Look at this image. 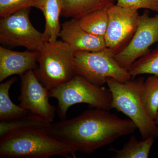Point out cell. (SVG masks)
Returning <instances> with one entry per match:
<instances>
[{
    "instance_id": "12",
    "label": "cell",
    "mask_w": 158,
    "mask_h": 158,
    "mask_svg": "<svg viewBox=\"0 0 158 158\" xmlns=\"http://www.w3.org/2000/svg\"><path fill=\"white\" fill-rule=\"evenodd\" d=\"M39 55L38 51L19 52L0 47V82L11 76H21L37 69Z\"/></svg>"
},
{
    "instance_id": "10",
    "label": "cell",
    "mask_w": 158,
    "mask_h": 158,
    "mask_svg": "<svg viewBox=\"0 0 158 158\" xmlns=\"http://www.w3.org/2000/svg\"><path fill=\"white\" fill-rule=\"evenodd\" d=\"M20 77V106L52 123L56 110L49 101V91L40 81L34 70L29 71Z\"/></svg>"
},
{
    "instance_id": "22",
    "label": "cell",
    "mask_w": 158,
    "mask_h": 158,
    "mask_svg": "<svg viewBox=\"0 0 158 158\" xmlns=\"http://www.w3.org/2000/svg\"><path fill=\"white\" fill-rule=\"evenodd\" d=\"M116 5L123 8L138 10L149 9L158 13V0H116Z\"/></svg>"
},
{
    "instance_id": "20",
    "label": "cell",
    "mask_w": 158,
    "mask_h": 158,
    "mask_svg": "<svg viewBox=\"0 0 158 158\" xmlns=\"http://www.w3.org/2000/svg\"><path fill=\"white\" fill-rule=\"evenodd\" d=\"M47 120L36 115L30 114L10 121L0 122V137L7 133L23 128L37 127L46 128L51 124Z\"/></svg>"
},
{
    "instance_id": "5",
    "label": "cell",
    "mask_w": 158,
    "mask_h": 158,
    "mask_svg": "<svg viewBox=\"0 0 158 158\" xmlns=\"http://www.w3.org/2000/svg\"><path fill=\"white\" fill-rule=\"evenodd\" d=\"M49 95L58 101L56 111L61 120L66 119L68 109L77 104H87L108 111L112 109V94L109 89L94 85L79 75L50 90Z\"/></svg>"
},
{
    "instance_id": "16",
    "label": "cell",
    "mask_w": 158,
    "mask_h": 158,
    "mask_svg": "<svg viewBox=\"0 0 158 158\" xmlns=\"http://www.w3.org/2000/svg\"><path fill=\"white\" fill-rule=\"evenodd\" d=\"M155 139L154 137H151L139 141L135 136H131L121 149L118 150L112 148L109 150L115 152V154L111 158H147Z\"/></svg>"
},
{
    "instance_id": "9",
    "label": "cell",
    "mask_w": 158,
    "mask_h": 158,
    "mask_svg": "<svg viewBox=\"0 0 158 158\" xmlns=\"http://www.w3.org/2000/svg\"><path fill=\"white\" fill-rule=\"evenodd\" d=\"M158 42V13L150 16L148 10L140 15L138 28L126 47L115 55L121 67L128 70L133 63L150 52L149 48Z\"/></svg>"
},
{
    "instance_id": "23",
    "label": "cell",
    "mask_w": 158,
    "mask_h": 158,
    "mask_svg": "<svg viewBox=\"0 0 158 158\" xmlns=\"http://www.w3.org/2000/svg\"><path fill=\"white\" fill-rule=\"evenodd\" d=\"M155 121L156 124L158 126V113L157 116L155 120Z\"/></svg>"
},
{
    "instance_id": "13",
    "label": "cell",
    "mask_w": 158,
    "mask_h": 158,
    "mask_svg": "<svg viewBox=\"0 0 158 158\" xmlns=\"http://www.w3.org/2000/svg\"><path fill=\"white\" fill-rule=\"evenodd\" d=\"M35 8L41 10L45 18V29L43 33L45 41H56L61 29L59 22L62 14L61 0H40Z\"/></svg>"
},
{
    "instance_id": "11",
    "label": "cell",
    "mask_w": 158,
    "mask_h": 158,
    "mask_svg": "<svg viewBox=\"0 0 158 158\" xmlns=\"http://www.w3.org/2000/svg\"><path fill=\"white\" fill-rule=\"evenodd\" d=\"M59 37L75 52H99L106 48L104 36L88 33L82 28L77 19L72 18L62 24Z\"/></svg>"
},
{
    "instance_id": "8",
    "label": "cell",
    "mask_w": 158,
    "mask_h": 158,
    "mask_svg": "<svg viewBox=\"0 0 158 158\" xmlns=\"http://www.w3.org/2000/svg\"><path fill=\"white\" fill-rule=\"evenodd\" d=\"M109 20L104 37L107 48L115 55L124 49L135 33L140 15L138 10L111 5L108 8Z\"/></svg>"
},
{
    "instance_id": "2",
    "label": "cell",
    "mask_w": 158,
    "mask_h": 158,
    "mask_svg": "<svg viewBox=\"0 0 158 158\" xmlns=\"http://www.w3.org/2000/svg\"><path fill=\"white\" fill-rule=\"evenodd\" d=\"M76 153L72 147L49 135L44 128H23L0 137L1 158H48L55 156L76 158Z\"/></svg>"
},
{
    "instance_id": "17",
    "label": "cell",
    "mask_w": 158,
    "mask_h": 158,
    "mask_svg": "<svg viewBox=\"0 0 158 158\" xmlns=\"http://www.w3.org/2000/svg\"><path fill=\"white\" fill-rule=\"evenodd\" d=\"M108 8L99 9L85 15L77 19L79 25L88 33L104 36L109 20Z\"/></svg>"
},
{
    "instance_id": "6",
    "label": "cell",
    "mask_w": 158,
    "mask_h": 158,
    "mask_svg": "<svg viewBox=\"0 0 158 158\" xmlns=\"http://www.w3.org/2000/svg\"><path fill=\"white\" fill-rule=\"evenodd\" d=\"M110 49L99 52L76 51L74 54L76 74L83 77L94 85L103 86L108 78L121 82L132 79L128 70L121 67Z\"/></svg>"
},
{
    "instance_id": "21",
    "label": "cell",
    "mask_w": 158,
    "mask_h": 158,
    "mask_svg": "<svg viewBox=\"0 0 158 158\" xmlns=\"http://www.w3.org/2000/svg\"><path fill=\"white\" fill-rule=\"evenodd\" d=\"M40 0H0V17H6L19 10L36 7Z\"/></svg>"
},
{
    "instance_id": "19",
    "label": "cell",
    "mask_w": 158,
    "mask_h": 158,
    "mask_svg": "<svg viewBox=\"0 0 158 158\" xmlns=\"http://www.w3.org/2000/svg\"><path fill=\"white\" fill-rule=\"evenodd\" d=\"M142 97L148 115L155 120L158 113V77L152 75L144 81Z\"/></svg>"
},
{
    "instance_id": "3",
    "label": "cell",
    "mask_w": 158,
    "mask_h": 158,
    "mask_svg": "<svg viewBox=\"0 0 158 158\" xmlns=\"http://www.w3.org/2000/svg\"><path fill=\"white\" fill-rule=\"evenodd\" d=\"M144 77L121 82L112 78L106 81L112 94L111 108L129 117L135 124L143 139L158 138V126L151 118L144 106L142 90Z\"/></svg>"
},
{
    "instance_id": "4",
    "label": "cell",
    "mask_w": 158,
    "mask_h": 158,
    "mask_svg": "<svg viewBox=\"0 0 158 158\" xmlns=\"http://www.w3.org/2000/svg\"><path fill=\"white\" fill-rule=\"evenodd\" d=\"M39 52V65L34 73L49 91L76 75L74 66L75 51L66 43L62 40L46 42Z\"/></svg>"
},
{
    "instance_id": "14",
    "label": "cell",
    "mask_w": 158,
    "mask_h": 158,
    "mask_svg": "<svg viewBox=\"0 0 158 158\" xmlns=\"http://www.w3.org/2000/svg\"><path fill=\"white\" fill-rule=\"evenodd\" d=\"M116 0H61L62 14L66 17L78 19L92 11L108 8Z\"/></svg>"
},
{
    "instance_id": "18",
    "label": "cell",
    "mask_w": 158,
    "mask_h": 158,
    "mask_svg": "<svg viewBox=\"0 0 158 158\" xmlns=\"http://www.w3.org/2000/svg\"><path fill=\"white\" fill-rule=\"evenodd\" d=\"M128 71L132 79L144 74L158 77V44L153 50L150 51L135 61Z\"/></svg>"
},
{
    "instance_id": "1",
    "label": "cell",
    "mask_w": 158,
    "mask_h": 158,
    "mask_svg": "<svg viewBox=\"0 0 158 158\" xmlns=\"http://www.w3.org/2000/svg\"><path fill=\"white\" fill-rule=\"evenodd\" d=\"M137 129L130 118L122 119L108 110L95 108L74 118L51 123L45 131L77 152L91 154Z\"/></svg>"
},
{
    "instance_id": "15",
    "label": "cell",
    "mask_w": 158,
    "mask_h": 158,
    "mask_svg": "<svg viewBox=\"0 0 158 158\" xmlns=\"http://www.w3.org/2000/svg\"><path fill=\"white\" fill-rule=\"evenodd\" d=\"M16 77H13L0 85V119L10 121L21 118L30 113L19 106L15 104L11 101L9 91L12 84L17 81Z\"/></svg>"
},
{
    "instance_id": "7",
    "label": "cell",
    "mask_w": 158,
    "mask_h": 158,
    "mask_svg": "<svg viewBox=\"0 0 158 158\" xmlns=\"http://www.w3.org/2000/svg\"><path fill=\"white\" fill-rule=\"evenodd\" d=\"M31 8L21 9L0 20V42L40 51L46 41L43 33L33 26L29 15Z\"/></svg>"
}]
</instances>
